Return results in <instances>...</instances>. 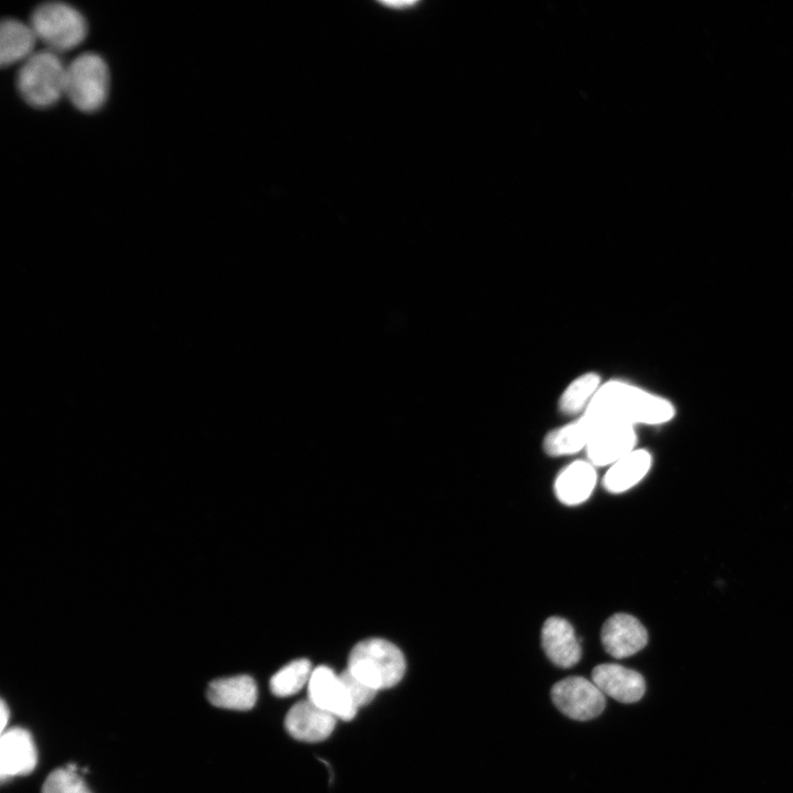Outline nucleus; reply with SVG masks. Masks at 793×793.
I'll return each mask as SVG.
<instances>
[{
	"instance_id": "f257e3e1",
	"label": "nucleus",
	"mask_w": 793,
	"mask_h": 793,
	"mask_svg": "<svg viewBox=\"0 0 793 793\" xmlns=\"http://www.w3.org/2000/svg\"><path fill=\"white\" fill-rule=\"evenodd\" d=\"M584 414L595 424L655 425L670 421L674 406L666 399L630 383L611 380L598 389Z\"/></svg>"
},
{
	"instance_id": "f03ea898",
	"label": "nucleus",
	"mask_w": 793,
	"mask_h": 793,
	"mask_svg": "<svg viewBox=\"0 0 793 793\" xmlns=\"http://www.w3.org/2000/svg\"><path fill=\"white\" fill-rule=\"evenodd\" d=\"M65 80L66 65L58 53L47 48L24 61L15 78L20 97L35 109L56 105L65 96Z\"/></svg>"
},
{
	"instance_id": "7ed1b4c3",
	"label": "nucleus",
	"mask_w": 793,
	"mask_h": 793,
	"mask_svg": "<svg viewBox=\"0 0 793 793\" xmlns=\"http://www.w3.org/2000/svg\"><path fill=\"white\" fill-rule=\"evenodd\" d=\"M347 669L363 683L379 691L392 687L401 681L405 672V660L393 643L371 638L352 648Z\"/></svg>"
},
{
	"instance_id": "20e7f679",
	"label": "nucleus",
	"mask_w": 793,
	"mask_h": 793,
	"mask_svg": "<svg viewBox=\"0 0 793 793\" xmlns=\"http://www.w3.org/2000/svg\"><path fill=\"white\" fill-rule=\"evenodd\" d=\"M110 70L105 58L84 52L66 65L65 97L84 113L101 109L109 96Z\"/></svg>"
},
{
	"instance_id": "39448f33",
	"label": "nucleus",
	"mask_w": 793,
	"mask_h": 793,
	"mask_svg": "<svg viewBox=\"0 0 793 793\" xmlns=\"http://www.w3.org/2000/svg\"><path fill=\"white\" fill-rule=\"evenodd\" d=\"M37 40L55 53L79 46L88 34L85 15L69 3L50 1L37 6L30 19Z\"/></svg>"
},
{
	"instance_id": "423d86ee",
	"label": "nucleus",
	"mask_w": 793,
	"mask_h": 793,
	"mask_svg": "<svg viewBox=\"0 0 793 793\" xmlns=\"http://www.w3.org/2000/svg\"><path fill=\"white\" fill-rule=\"evenodd\" d=\"M552 700L560 711L575 720H590L599 716L606 706L602 692L582 676H568L555 683L551 689Z\"/></svg>"
},
{
	"instance_id": "0eeeda50",
	"label": "nucleus",
	"mask_w": 793,
	"mask_h": 793,
	"mask_svg": "<svg viewBox=\"0 0 793 793\" xmlns=\"http://www.w3.org/2000/svg\"><path fill=\"white\" fill-rule=\"evenodd\" d=\"M596 430L586 447L588 461L596 466H611L636 449L637 433L626 423L595 424Z\"/></svg>"
},
{
	"instance_id": "6e6552de",
	"label": "nucleus",
	"mask_w": 793,
	"mask_h": 793,
	"mask_svg": "<svg viewBox=\"0 0 793 793\" xmlns=\"http://www.w3.org/2000/svg\"><path fill=\"white\" fill-rule=\"evenodd\" d=\"M308 699L318 707L341 720H351L357 708L350 700L346 688L335 672L321 665L313 670L308 681Z\"/></svg>"
},
{
	"instance_id": "1a4fd4ad",
	"label": "nucleus",
	"mask_w": 793,
	"mask_h": 793,
	"mask_svg": "<svg viewBox=\"0 0 793 793\" xmlns=\"http://www.w3.org/2000/svg\"><path fill=\"white\" fill-rule=\"evenodd\" d=\"M601 642L608 654L616 659H623L645 647L648 632L633 616L616 613L604 623Z\"/></svg>"
},
{
	"instance_id": "9d476101",
	"label": "nucleus",
	"mask_w": 793,
	"mask_h": 793,
	"mask_svg": "<svg viewBox=\"0 0 793 793\" xmlns=\"http://www.w3.org/2000/svg\"><path fill=\"white\" fill-rule=\"evenodd\" d=\"M36 762V748L31 734L26 729L13 727L1 734V781L32 772Z\"/></svg>"
},
{
	"instance_id": "9b49d317",
	"label": "nucleus",
	"mask_w": 793,
	"mask_h": 793,
	"mask_svg": "<svg viewBox=\"0 0 793 793\" xmlns=\"http://www.w3.org/2000/svg\"><path fill=\"white\" fill-rule=\"evenodd\" d=\"M336 719L334 715L307 698L291 707L285 716L284 726L293 738L317 742L329 737L336 726Z\"/></svg>"
},
{
	"instance_id": "f8f14e48",
	"label": "nucleus",
	"mask_w": 793,
	"mask_h": 793,
	"mask_svg": "<svg viewBox=\"0 0 793 793\" xmlns=\"http://www.w3.org/2000/svg\"><path fill=\"white\" fill-rule=\"evenodd\" d=\"M591 681L605 696L624 704L640 700L645 692L643 676L619 664L607 663L595 666Z\"/></svg>"
},
{
	"instance_id": "ddd939ff",
	"label": "nucleus",
	"mask_w": 793,
	"mask_h": 793,
	"mask_svg": "<svg viewBox=\"0 0 793 793\" xmlns=\"http://www.w3.org/2000/svg\"><path fill=\"white\" fill-rule=\"evenodd\" d=\"M542 647L546 656L558 667L574 666L582 656V649L572 624L561 618H548L541 632Z\"/></svg>"
},
{
	"instance_id": "4468645a",
	"label": "nucleus",
	"mask_w": 793,
	"mask_h": 793,
	"mask_svg": "<svg viewBox=\"0 0 793 793\" xmlns=\"http://www.w3.org/2000/svg\"><path fill=\"white\" fill-rule=\"evenodd\" d=\"M597 481L595 466L588 460H575L557 475L554 484L557 499L567 506L586 501Z\"/></svg>"
},
{
	"instance_id": "2eb2a0df",
	"label": "nucleus",
	"mask_w": 793,
	"mask_h": 793,
	"mask_svg": "<svg viewBox=\"0 0 793 793\" xmlns=\"http://www.w3.org/2000/svg\"><path fill=\"white\" fill-rule=\"evenodd\" d=\"M206 695L216 707L248 710L256 704L257 685L248 675L224 677L210 682Z\"/></svg>"
},
{
	"instance_id": "dca6fc26",
	"label": "nucleus",
	"mask_w": 793,
	"mask_h": 793,
	"mask_svg": "<svg viewBox=\"0 0 793 793\" xmlns=\"http://www.w3.org/2000/svg\"><path fill=\"white\" fill-rule=\"evenodd\" d=\"M37 36L30 23L8 18L0 29V63L2 67L22 64L36 51Z\"/></svg>"
},
{
	"instance_id": "f3484780",
	"label": "nucleus",
	"mask_w": 793,
	"mask_h": 793,
	"mask_svg": "<svg viewBox=\"0 0 793 793\" xmlns=\"http://www.w3.org/2000/svg\"><path fill=\"white\" fill-rule=\"evenodd\" d=\"M652 456L645 449L636 448L611 466L604 476L602 485L609 492L620 493L641 481L651 468Z\"/></svg>"
},
{
	"instance_id": "a211bd4d",
	"label": "nucleus",
	"mask_w": 793,
	"mask_h": 793,
	"mask_svg": "<svg viewBox=\"0 0 793 793\" xmlns=\"http://www.w3.org/2000/svg\"><path fill=\"white\" fill-rule=\"evenodd\" d=\"M595 430V423L583 414L575 421L551 431L544 438V450L550 456L576 454L586 449Z\"/></svg>"
},
{
	"instance_id": "6ab92c4d",
	"label": "nucleus",
	"mask_w": 793,
	"mask_h": 793,
	"mask_svg": "<svg viewBox=\"0 0 793 793\" xmlns=\"http://www.w3.org/2000/svg\"><path fill=\"white\" fill-rule=\"evenodd\" d=\"M601 387L600 376L596 372H586L574 379L564 390L558 400L562 413L573 415L586 411L590 401Z\"/></svg>"
},
{
	"instance_id": "aec40b11",
	"label": "nucleus",
	"mask_w": 793,
	"mask_h": 793,
	"mask_svg": "<svg viewBox=\"0 0 793 793\" xmlns=\"http://www.w3.org/2000/svg\"><path fill=\"white\" fill-rule=\"evenodd\" d=\"M312 672V665L308 660H294L271 677V692L280 697L294 695L302 689L304 685L308 684Z\"/></svg>"
},
{
	"instance_id": "412c9836",
	"label": "nucleus",
	"mask_w": 793,
	"mask_h": 793,
	"mask_svg": "<svg viewBox=\"0 0 793 793\" xmlns=\"http://www.w3.org/2000/svg\"><path fill=\"white\" fill-rule=\"evenodd\" d=\"M42 793H91L76 772L66 768L56 769L48 774L42 786Z\"/></svg>"
},
{
	"instance_id": "4be33fe9",
	"label": "nucleus",
	"mask_w": 793,
	"mask_h": 793,
	"mask_svg": "<svg viewBox=\"0 0 793 793\" xmlns=\"http://www.w3.org/2000/svg\"><path fill=\"white\" fill-rule=\"evenodd\" d=\"M339 677L350 700L357 709L371 702L378 692L356 677L348 669L344 670L339 674Z\"/></svg>"
},
{
	"instance_id": "5701e85b",
	"label": "nucleus",
	"mask_w": 793,
	"mask_h": 793,
	"mask_svg": "<svg viewBox=\"0 0 793 793\" xmlns=\"http://www.w3.org/2000/svg\"><path fill=\"white\" fill-rule=\"evenodd\" d=\"M10 713L4 700H1L0 705V720H1V734L6 731L7 724L9 721Z\"/></svg>"
}]
</instances>
